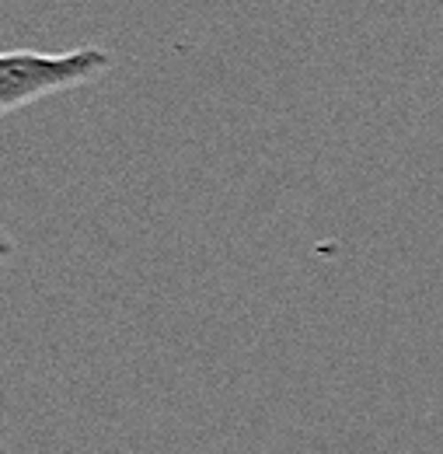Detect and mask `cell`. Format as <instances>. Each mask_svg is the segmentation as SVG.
Masks as SVG:
<instances>
[{"instance_id":"1","label":"cell","mask_w":443,"mask_h":454,"mask_svg":"<svg viewBox=\"0 0 443 454\" xmlns=\"http://www.w3.org/2000/svg\"><path fill=\"white\" fill-rule=\"evenodd\" d=\"M112 70V53L84 46L66 53H39V50H11L0 53V115L18 113L32 102L70 91Z\"/></svg>"},{"instance_id":"2","label":"cell","mask_w":443,"mask_h":454,"mask_svg":"<svg viewBox=\"0 0 443 454\" xmlns=\"http://www.w3.org/2000/svg\"><path fill=\"white\" fill-rule=\"evenodd\" d=\"M11 255H14V238L0 227V259H11Z\"/></svg>"}]
</instances>
